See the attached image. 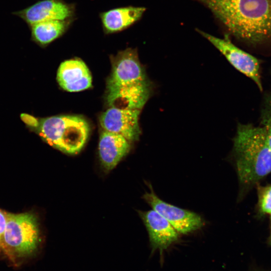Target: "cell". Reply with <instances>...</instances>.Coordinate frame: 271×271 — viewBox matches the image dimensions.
<instances>
[{
	"instance_id": "1",
	"label": "cell",
	"mask_w": 271,
	"mask_h": 271,
	"mask_svg": "<svg viewBox=\"0 0 271 271\" xmlns=\"http://www.w3.org/2000/svg\"><path fill=\"white\" fill-rule=\"evenodd\" d=\"M228 33L250 44L271 40V0H198Z\"/></svg>"
},
{
	"instance_id": "2",
	"label": "cell",
	"mask_w": 271,
	"mask_h": 271,
	"mask_svg": "<svg viewBox=\"0 0 271 271\" xmlns=\"http://www.w3.org/2000/svg\"><path fill=\"white\" fill-rule=\"evenodd\" d=\"M233 155L240 184L249 187L271 172V150L262 127L239 124Z\"/></svg>"
},
{
	"instance_id": "3",
	"label": "cell",
	"mask_w": 271,
	"mask_h": 271,
	"mask_svg": "<svg viewBox=\"0 0 271 271\" xmlns=\"http://www.w3.org/2000/svg\"><path fill=\"white\" fill-rule=\"evenodd\" d=\"M27 126L47 144L68 154H76L84 147L90 132L87 121L78 115L53 116L38 118L22 113Z\"/></svg>"
},
{
	"instance_id": "4",
	"label": "cell",
	"mask_w": 271,
	"mask_h": 271,
	"mask_svg": "<svg viewBox=\"0 0 271 271\" xmlns=\"http://www.w3.org/2000/svg\"><path fill=\"white\" fill-rule=\"evenodd\" d=\"M40 231L36 216L31 213H7V221L0 240V252L15 261L37 249Z\"/></svg>"
},
{
	"instance_id": "5",
	"label": "cell",
	"mask_w": 271,
	"mask_h": 271,
	"mask_svg": "<svg viewBox=\"0 0 271 271\" xmlns=\"http://www.w3.org/2000/svg\"><path fill=\"white\" fill-rule=\"evenodd\" d=\"M197 31L217 49L236 69L252 79L260 90H262L259 62L255 57L234 45L227 35L224 38H219L202 31Z\"/></svg>"
},
{
	"instance_id": "6",
	"label": "cell",
	"mask_w": 271,
	"mask_h": 271,
	"mask_svg": "<svg viewBox=\"0 0 271 271\" xmlns=\"http://www.w3.org/2000/svg\"><path fill=\"white\" fill-rule=\"evenodd\" d=\"M112 71L106 88L140 82L149 79L136 49L127 48L112 57Z\"/></svg>"
},
{
	"instance_id": "7",
	"label": "cell",
	"mask_w": 271,
	"mask_h": 271,
	"mask_svg": "<svg viewBox=\"0 0 271 271\" xmlns=\"http://www.w3.org/2000/svg\"><path fill=\"white\" fill-rule=\"evenodd\" d=\"M143 198L152 209L167 219L179 233L187 234L203 225V220L198 214L164 201L152 189L150 192H146Z\"/></svg>"
},
{
	"instance_id": "8",
	"label": "cell",
	"mask_w": 271,
	"mask_h": 271,
	"mask_svg": "<svg viewBox=\"0 0 271 271\" xmlns=\"http://www.w3.org/2000/svg\"><path fill=\"white\" fill-rule=\"evenodd\" d=\"M13 14L30 26L46 21L74 19L75 6L64 0H42Z\"/></svg>"
},
{
	"instance_id": "9",
	"label": "cell",
	"mask_w": 271,
	"mask_h": 271,
	"mask_svg": "<svg viewBox=\"0 0 271 271\" xmlns=\"http://www.w3.org/2000/svg\"><path fill=\"white\" fill-rule=\"evenodd\" d=\"M106 89V100L110 107L140 110L148 100L152 91L149 79Z\"/></svg>"
},
{
	"instance_id": "10",
	"label": "cell",
	"mask_w": 271,
	"mask_h": 271,
	"mask_svg": "<svg viewBox=\"0 0 271 271\" xmlns=\"http://www.w3.org/2000/svg\"><path fill=\"white\" fill-rule=\"evenodd\" d=\"M140 112L137 109L110 107L101 114L100 123L104 130L121 134L129 142H135L141 134Z\"/></svg>"
},
{
	"instance_id": "11",
	"label": "cell",
	"mask_w": 271,
	"mask_h": 271,
	"mask_svg": "<svg viewBox=\"0 0 271 271\" xmlns=\"http://www.w3.org/2000/svg\"><path fill=\"white\" fill-rule=\"evenodd\" d=\"M139 214L148 230L153 249H166L178 240L179 233L157 212L152 209L140 211Z\"/></svg>"
},
{
	"instance_id": "12",
	"label": "cell",
	"mask_w": 271,
	"mask_h": 271,
	"mask_svg": "<svg viewBox=\"0 0 271 271\" xmlns=\"http://www.w3.org/2000/svg\"><path fill=\"white\" fill-rule=\"evenodd\" d=\"M60 86L69 92H78L92 87V76L86 64L80 59L64 61L57 73Z\"/></svg>"
},
{
	"instance_id": "13",
	"label": "cell",
	"mask_w": 271,
	"mask_h": 271,
	"mask_svg": "<svg viewBox=\"0 0 271 271\" xmlns=\"http://www.w3.org/2000/svg\"><path fill=\"white\" fill-rule=\"evenodd\" d=\"M130 149L129 142L121 134L104 130L99 137L98 154L106 172L113 169Z\"/></svg>"
},
{
	"instance_id": "14",
	"label": "cell",
	"mask_w": 271,
	"mask_h": 271,
	"mask_svg": "<svg viewBox=\"0 0 271 271\" xmlns=\"http://www.w3.org/2000/svg\"><path fill=\"white\" fill-rule=\"evenodd\" d=\"M146 10L145 7L127 6L100 13L104 33L111 34L126 30L139 21Z\"/></svg>"
},
{
	"instance_id": "15",
	"label": "cell",
	"mask_w": 271,
	"mask_h": 271,
	"mask_svg": "<svg viewBox=\"0 0 271 271\" xmlns=\"http://www.w3.org/2000/svg\"><path fill=\"white\" fill-rule=\"evenodd\" d=\"M74 19L50 20L30 26L31 39L41 47H45L63 36L69 29Z\"/></svg>"
},
{
	"instance_id": "16",
	"label": "cell",
	"mask_w": 271,
	"mask_h": 271,
	"mask_svg": "<svg viewBox=\"0 0 271 271\" xmlns=\"http://www.w3.org/2000/svg\"><path fill=\"white\" fill-rule=\"evenodd\" d=\"M258 207L262 214L271 218V184L266 186H258Z\"/></svg>"
},
{
	"instance_id": "17",
	"label": "cell",
	"mask_w": 271,
	"mask_h": 271,
	"mask_svg": "<svg viewBox=\"0 0 271 271\" xmlns=\"http://www.w3.org/2000/svg\"><path fill=\"white\" fill-rule=\"evenodd\" d=\"M261 127L264 129L269 147L271 150V97L265 102L261 115Z\"/></svg>"
},
{
	"instance_id": "18",
	"label": "cell",
	"mask_w": 271,
	"mask_h": 271,
	"mask_svg": "<svg viewBox=\"0 0 271 271\" xmlns=\"http://www.w3.org/2000/svg\"><path fill=\"white\" fill-rule=\"evenodd\" d=\"M7 221V213L0 209V240L4 233Z\"/></svg>"
},
{
	"instance_id": "19",
	"label": "cell",
	"mask_w": 271,
	"mask_h": 271,
	"mask_svg": "<svg viewBox=\"0 0 271 271\" xmlns=\"http://www.w3.org/2000/svg\"><path fill=\"white\" fill-rule=\"evenodd\" d=\"M270 218V222H271V218ZM270 241H271V233H270Z\"/></svg>"
}]
</instances>
